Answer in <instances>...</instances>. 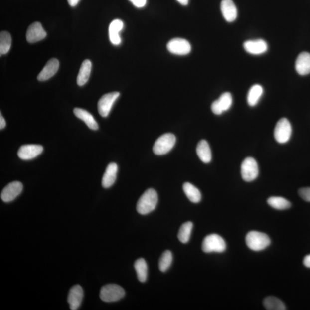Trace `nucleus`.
Wrapping results in <instances>:
<instances>
[{
    "mask_svg": "<svg viewBox=\"0 0 310 310\" xmlns=\"http://www.w3.org/2000/svg\"><path fill=\"white\" fill-rule=\"evenodd\" d=\"M158 195L156 191L153 188H149L139 199L136 209L139 214H148L156 209Z\"/></svg>",
    "mask_w": 310,
    "mask_h": 310,
    "instance_id": "obj_1",
    "label": "nucleus"
},
{
    "mask_svg": "<svg viewBox=\"0 0 310 310\" xmlns=\"http://www.w3.org/2000/svg\"><path fill=\"white\" fill-rule=\"evenodd\" d=\"M245 241L248 247L253 251H262L271 243L270 237L266 234L257 231L249 232Z\"/></svg>",
    "mask_w": 310,
    "mask_h": 310,
    "instance_id": "obj_2",
    "label": "nucleus"
},
{
    "mask_svg": "<svg viewBox=\"0 0 310 310\" xmlns=\"http://www.w3.org/2000/svg\"><path fill=\"white\" fill-rule=\"evenodd\" d=\"M226 248L225 240L217 234H210L203 241L202 249L205 253H222L226 250Z\"/></svg>",
    "mask_w": 310,
    "mask_h": 310,
    "instance_id": "obj_3",
    "label": "nucleus"
},
{
    "mask_svg": "<svg viewBox=\"0 0 310 310\" xmlns=\"http://www.w3.org/2000/svg\"><path fill=\"white\" fill-rule=\"evenodd\" d=\"M176 141L175 136L172 134H165L158 138L153 147L154 153L157 155L167 154L174 147Z\"/></svg>",
    "mask_w": 310,
    "mask_h": 310,
    "instance_id": "obj_4",
    "label": "nucleus"
},
{
    "mask_svg": "<svg viewBox=\"0 0 310 310\" xmlns=\"http://www.w3.org/2000/svg\"><path fill=\"white\" fill-rule=\"evenodd\" d=\"M126 294L122 287L110 284L102 287L100 297L101 300L105 302H114L122 299Z\"/></svg>",
    "mask_w": 310,
    "mask_h": 310,
    "instance_id": "obj_5",
    "label": "nucleus"
},
{
    "mask_svg": "<svg viewBox=\"0 0 310 310\" xmlns=\"http://www.w3.org/2000/svg\"><path fill=\"white\" fill-rule=\"evenodd\" d=\"M241 174L245 181H250L255 180L259 175V167L258 162L255 158L247 157L242 162L241 166Z\"/></svg>",
    "mask_w": 310,
    "mask_h": 310,
    "instance_id": "obj_6",
    "label": "nucleus"
},
{
    "mask_svg": "<svg viewBox=\"0 0 310 310\" xmlns=\"http://www.w3.org/2000/svg\"><path fill=\"white\" fill-rule=\"evenodd\" d=\"M292 134V127L289 121L286 118L280 119L276 125L274 137L279 143L288 142Z\"/></svg>",
    "mask_w": 310,
    "mask_h": 310,
    "instance_id": "obj_7",
    "label": "nucleus"
},
{
    "mask_svg": "<svg viewBox=\"0 0 310 310\" xmlns=\"http://www.w3.org/2000/svg\"><path fill=\"white\" fill-rule=\"evenodd\" d=\"M120 96L119 92H112L104 94L98 103V111L100 115L107 117L110 113L113 104Z\"/></svg>",
    "mask_w": 310,
    "mask_h": 310,
    "instance_id": "obj_8",
    "label": "nucleus"
},
{
    "mask_svg": "<svg viewBox=\"0 0 310 310\" xmlns=\"http://www.w3.org/2000/svg\"><path fill=\"white\" fill-rule=\"evenodd\" d=\"M167 47L169 52L176 55H186L190 54L191 51L190 43L187 40L181 38L170 40Z\"/></svg>",
    "mask_w": 310,
    "mask_h": 310,
    "instance_id": "obj_9",
    "label": "nucleus"
},
{
    "mask_svg": "<svg viewBox=\"0 0 310 310\" xmlns=\"http://www.w3.org/2000/svg\"><path fill=\"white\" fill-rule=\"evenodd\" d=\"M233 104L232 94L229 92L223 93L218 100L211 105V111L215 115H221L224 112L228 111Z\"/></svg>",
    "mask_w": 310,
    "mask_h": 310,
    "instance_id": "obj_10",
    "label": "nucleus"
},
{
    "mask_svg": "<svg viewBox=\"0 0 310 310\" xmlns=\"http://www.w3.org/2000/svg\"><path fill=\"white\" fill-rule=\"evenodd\" d=\"M22 189L23 186L20 181H13L3 189L1 194V199L6 203L12 202L21 193Z\"/></svg>",
    "mask_w": 310,
    "mask_h": 310,
    "instance_id": "obj_11",
    "label": "nucleus"
},
{
    "mask_svg": "<svg viewBox=\"0 0 310 310\" xmlns=\"http://www.w3.org/2000/svg\"><path fill=\"white\" fill-rule=\"evenodd\" d=\"M47 36V33L44 31L42 25L39 22H33L26 31V40L29 43H36L42 40Z\"/></svg>",
    "mask_w": 310,
    "mask_h": 310,
    "instance_id": "obj_12",
    "label": "nucleus"
},
{
    "mask_svg": "<svg viewBox=\"0 0 310 310\" xmlns=\"http://www.w3.org/2000/svg\"><path fill=\"white\" fill-rule=\"evenodd\" d=\"M43 147L40 145L22 146L18 151V156L23 160H29L38 156L43 153Z\"/></svg>",
    "mask_w": 310,
    "mask_h": 310,
    "instance_id": "obj_13",
    "label": "nucleus"
},
{
    "mask_svg": "<svg viewBox=\"0 0 310 310\" xmlns=\"http://www.w3.org/2000/svg\"><path fill=\"white\" fill-rule=\"evenodd\" d=\"M244 48L249 54L259 55L267 52L268 45L263 39L248 40L244 43Z\"/></svg>",
    "mask_w": 310,
    "mask_h": 310,
    "instance_id": "obj_14",
    "label": "nucleus"
},
{
    "mask_svg": "<svg viewBox=\"0 0 310 310\" xmlns=\"http://www.w3.org/2000/svg\"><path fill=\"white\" fill-rule=\"evenodd\" d=\"M84 298V290L79 285H75L72 287L68 296L67 302L72 310L78 309Z\"/></svg>",
    "mask_w": 310,
    "mask_h": 310,
    "instance_id": "obj_15",
    "label": "nucleus"
},
{
    "mask_svg": "<svg viewBox=\"0 0 310 310\" xmlns=\"http://www.w3.org/2000/svg\"><path fill=\"white\" fill-rule=\"evenodd\" d=\"M59 67V62L58 59L52 58L49 60L45 65L42 70L37 76V79L40 81H45L50 79L57 73Z\"/></svg>",
    "mask_w": 310,
    "mask_h": 310,
    "instance_id": "obj_16",
    "label": "nucleus"
},
{
    "mask_svg": "<svg viewBox=\"0 0 310 310\" xmlns=\"http://www.w3.org/2000/svg\"><path fill=\"white\" fill-rule=\"evenodd\" d=\"M123 28L124 22L122 20L116 19L112 21L109 27V36L112 44L118 45L122 43L120 32Z\"/></svg>",
    "mask_w": 310,
    "mask_h": 310,
    "instance_id": "obj_17",
    "label": "nucleus"
},
{
    "mask_svg": "<svg viewBox=\"0 0 310 310\" xmlns=\"http://www.w3.org/2000/svg\"><path fill=\"white\" fill-rule=\"evenodd\" d=\"M221 12L226 21L231 22L237 17L236 6L232 0H222L221 3Z\"/></svg>",
    "mask_w": 310,
    "mask_h": 310,
    "instance_id": "obj_18",
    "label": "nucleus"
},
{
    "mask_svg": "<svg viewBox=\"0 0 310 310\" xmlns=\"http://www.w3.org/2000/svg\"><path fill=\"white\" fill-rule=\"evenodd\" d=\"M296 70L301 75L310 73V54L304 52L298 55L296 62Z\"/></svg>",
    "mask_w": 310,
    "mask_h": 310,
    "instance_id": "obj_19",
    "label": "nucleus"
},
{
    "mask_svg": "<svg viewBox=\"0 0 310 310\" xmlns=\"http://www.w3.org/2000/svg\"><path fill=\"white\" fill-rule=\"evenodd\" d=\"M117 172L118 166L115 162H112L108 165L102 179V185L104 188H108L114 184L117 178Z\"/></svg>",
    "mask_w": 310,
    "mask_h": 310,
    "instance_id": "obj_20",
    "label": "nucleus"
},
{
    "mask_svg": "<svg viewBox=\"0 0 310 310\" xmlns=\"http://www.w3.org/2000/svg\"><path fill=\"white\" fill-rule=\"evenodd\" d=\"M74 113L79 119L84 121L90 129L92 130H97L98 125L94 117L89 112L81 108H75Z\"/></svg>",
    "mask_w": 310,
    "mask_h": 310,
    "instance_id": "obj_21",
    "label": "nucleus"
},
{
    "mask_svg": "<svg viewBox=\"0 0 310 310\" xmlns=\"http://www.w3.org/2000/svg\"><path fill=\"white\" fill-rule=\"evenodd\" d=\"M196 153L198 156L204 163H209L211 160V151L209 143L205 140H202L196 147Z\"/></svg>",
    "mask_w": 310,
    "mask_h": 310,
    "instance_id": "obj_22",
    "label": "nucleus"
},
{
    "mask_svg": "<svg viewBox=\"0 0 310 310\" xmlns=\"http://www.w3.org/2000/svg\"><path fill=\"white\" fill-rule=\"evenodd\" d=\"M92 64L90 60L87 59L84 60L79 69L78 75L77 82V84L79 86H82L85 85L88 81L91 70H92Z\"/></svg>",
    "mask_w": 310,
    "mask_h": 310,
    "instance_id": "obj_23",
    "label": "nucleus"
},
{
    "mask_svg": "<svg viewBox=\"0 0 310 310\" xmlns=\"http://www.w3.org/2000/svg\"><path fill=\"white\" fill-rule=\"evenodd\" d=\"M264 90L263 87L260 85H255L249 89L248 96V104L251 107H255L258 104L261 97H262Z\"/></svg>",
    "mask_w": 310,
    "mask_h": 310,
    "instance_id": "obj_24",
    "label": "nucleus"
},
{
    "mask_svg": "<svg viewBox=\"0 0 310 310\" xmlns=\"http://www.w3.org/2000/svg\"><path fill=\"white\" fill-rule=\"evenodd\" d=\"M183 191L187 198L192 203H199L202 196L200 191L193 184L187 182L183 184Z\"/></svg>",
    "mask_w": 310,
    "mask_h": 310,
    "instance_id": "obj_25",
    "label": "nucleus"
},
{
    "mask_svg": "<svg viewBox=\"0 0 310 310\" xmlns=\"http://www.w3.org/2000/svg\"><path fill=\"white\" fill-rule=\"evenodd\" d=\"M268 205L277 210L288 209L291 207V203L288 200L280 196H272L267 200Z\"/></svg>",
    "mask_w": 310,
    "mask_h": 310,
    "instance_id": "obj_26",
    "label": "nucleus"
},
{
    "mask_svg": "<svg viewBox=\"0 0 310 310\" xmlns=\"http://www.w3.org/2000/svg\"><path fill=\"white\" fill-rule=\"evenodd\" d=\"M135 268L139 281L142 283L145 282L148 274V267L145 260L141 258L136 260Z\"/></svg>",
    "mask_w": 310,
    "mask_h": 310,
    "instance_id": "obj_27",
    "label": "nucleus"
},
{
    "mask_svg": "<svg viewBox=\"0 0 310 310\" xmlns=\"http://www.w3.org/2000/svg\"><path fill=\"white\" fill-rule=\"evenodd\" d=\"M264 307L268 310H285L286 306L279 299L274 297H268L264 300Z\"/></svg>",
    "mask_w": 310,
    "mask_h": 310,
    "instance_id": "obj_28",
    "label": "nucleus"
},
{
    "mask_svg": "<svg viewBox=\"0 0 310 310\" xmlns=\"http://www.w3.org/2000/svg\"><path fill=\"white\" fill-rule=\"evenodd\" d=\"M12 45V37L9 32L2 31L0 33V54H6L10 50Z\"/></svg>",
    "mask_w": 310,
    "mask_h": 310,
    "instance_id": "obj_29",
    "label": "nucleus"
},
{
    "mask_svg": "<svg viewBox=\"0 0 310 310\" xmlns=\"http://www.w3.org/2000/svg\"><path fill=\"white\" fill-rule=\"evenodd\" d=\"M193 224L191 222L184 223L181 226L178 233V239L181 243L186 244L190 240Z\"/></svg>",
    "mask_w": 310,
    "mask_h": 310,
    "instance_id": "obj_30",
    "label": "nucleus"
},
{
    "mask_svg": "<svg viewBox=\"0 0 310 310\" xmlns=\"http://www.w3.org/2000/svg\"><path fill=\"white\" fill-rule=\"evenodd\" d=\"M172 254L171 251H166L162 253L158 263V267L161 272L168 270L172 263Z\"/></svg>",
    "mask_w": 310,
    "mask_h": 310,
    "instance_id": "obj_31",
    "label": "nucleus"
},
{
    "mask_svg": "<svg viewBox=\"0 0 310 310\" xmlns=\"http://www.w3.org/2000/svg\"><path fill=\"white\" fill-rule=\"evenodd\" d=\"M298 193L302 199L310 202V187L302 188L299 190Z\"/></svg>",
    "mask_w": 310,
    "mask_h": 310,
    "instance_id": "obj_32",
    "label": "nucleus"
},
{
    "mask_svg": "<svg viewBox=\"0 0 310 310\" xmlns=\"http://www.w3.org/2000/svg\"><path fill=\"white\" fill-rule=\"evenodd\" d=\"M129 1L138 8H142V7L145 6L147 3V0H129Z\"/></svg>",
    "mask_w": 310,
    "mask_h": 310,
    "instance_id": "obj_33",
    "label": "nucleus"
},
{
    "mask_svg": "<svg viewBox=\"0 0 310 310\" xmlns=\"http://www.w3.org/2000/svg\"><path fill=\"white\" fill-rule=\"evenodd\" d=\"M6 124L5 120L1 113V114H0V129L3 130L6 127Z\"/></svg>",
    "mask_w": 310,
    "mask_h": 310,
    "instance_id": "obj_34",
    "label": "nucleus"
},
{
    "mask_svg": "<svg viewBox=\"0 0 310 310\" xmlns=\"http://www.w3.org/2000/svg\"><path fill=\"white\" fill-rule=\"evenodd\" d=\"M304 264L305 267L310 268V254L305 257Z\"/></svg>",
    "mask_w": 310,
    "mask_h": 310,
    "instance_id": "obj_35",
    "label": "nucleus"
},
{
    "mask_svg": "<svg viewBox=\"0 0 310 310\" xmlns=\"http://www.w3.org/2000/svg\"><path fill=\"white\" fill-rule=\"evenodd\" d=\"M67 1L71 6L74 7L78 4V3L80 0H67Z\"/></svg>",
    "mask_w": 310,
    "mask_h": 310,
    "instance_id": "obj_36",
    "label": "nucleus"
},
{
    "mask_svg": "<svg viewBox=\"0 0 310 310\" xmlns=\"http://www.w3.org/2000/svg\"><path fill=\"white\" fill-rule=\"evenodd\" d=\"M181 5L186 6L188 5L189 0H176Z\"/></svg>",
    "mask_w": 310,
    "mask_h": 310,
    "instance_id": "obj_37",
    "label": "nucleus"
}]
</instances>
